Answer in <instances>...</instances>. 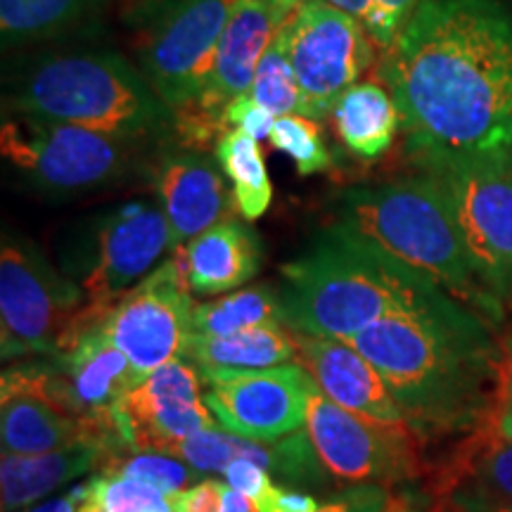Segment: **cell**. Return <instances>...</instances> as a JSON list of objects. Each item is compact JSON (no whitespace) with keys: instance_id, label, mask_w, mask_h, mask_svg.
Listing matches in <instances>:
<instances>
[{"instance_id":"52a82bcc","label":"cell","mask_w":512,"mask_h":512,"mask_svg":"<svg viewBox=\"0 0 512 512\" xmlns=\"http://www.w3.org/2000/svg\"><path fill=\"white\" fill-rule=\"evenodd\" d=\"M86 306V294L64 278L34 242L3 233L0 249V354L3 361L55 356Z\"/></svg>"},{"instance_id":"2e32d148","label":"cell","mask_w":512,"mask_h":512,"mask_svg":"<svg viewBox=\"0 0 512 512\" xmlns=\"http://www.w3.org/2000/svg\"><path fill=\"white\" fill-rule=\"evenodd\" d=\"M202 375L174 358L131 389L117 406L114 422L128 451L169 453L192 434L214 430L216 420L202 394Z\"/></svg>"},{"instance_id":"d6986e66","label":"cell","mask_w":512,"mask_h":512,"mask_svg":"<svg viewBox=\"0 0 512 512\" xmlns=\"http://www.w3.org/2000/svg\"><path fill=\"white\" fill-rule=\"evenodd\" d=\"M155 188L176 247L188 245L204 230L233 216V192H228L216 164L202 152L181 150L166 155L159 162Z\"/></svg>"},{"instance_id":"f1b7e54d","label":"cell","mask_w":512,"mask_h":512,"mask_svg":"<svg viewBox=\"0 0 512 512\" xmlns=\"http://www.w3.org/2000/svg\"><path fill=\"white\" fill-rule=\"evenodd\" d=\"M98 475L102 477H126L145 482L166 496H176L185 491L192 479L200 477L188 463L181 458H171L169 453H147V451H119L102 453L98 463Z\"/></svg>"},{"instance_id":"7a4b0ae2","label":"cell","mask_w":512,"mask_h":512,"mask_svg":"<svg viewBox=\"0 0 512 512\" xmlns=\"http://www.w3.org/2000/svg\"><path fill=\"white\" fill-rule=\"evenodd\" d=\"M349 344L377 368L422 439L475 434L501 408L503 351L458 299L377 320Z\"/></svg>"},{"instance_id":"4316f807","label":"cell","mask_w":512,"mask_h":512,"mask_svg":"<svg viewBox=\"0 0 512 512\" xmlns=\"http://www.w3.org/2000/svg\"><path fill=\"white\" fill-rule=\"evenodd\" d=\"M216 159L230 181L235 211L245 221H256L266 214L273 200V185L268 178L259 140L242 131H228L216 140Z\"/></svg>"},{"instance_id":"44dd1931","label":"cell","mask_w":512,"mask_h":512,"mask_svg":"<svg viewBox=\"0 0 512 512\" xmlns=\"http://www.w3.org/2000/svg\"><path fill=\"white\" fill-rule=\"evenodd\" d=\"M0 441L3 451L19 456H41L76 444H95L102 453L126 448L93 422L72 418L31 394H0Z\"/></svg>"},{"instance_id":"ac0fdd59","label":"cell","mask_w":512,"mask_h":512,"mask_svg":"<svg viewBox=\"0 0 512 512\" xmlns=\"http://www.w3.org/2000/svg\"><path fill=\"white\" fill-rule=\"evenodd\" d=\"M294 347H297V363L309 370L318 389L328 399L351 413L389 425L408 422L392 389L354 344L344 339L294 332Z\"/></svg>"},{"instance_id":"4fadbf2b","label":"cell","mask_w":512,"mask_h":512,"mask_svg":"<svg viewBox=\"0 0 512 512\" xmlns=\"http://www.w3.org/2000/svg\"><path fill=\"white\" fill-rule=\"evenodd\" d=\"M192 292L181 247L100 318L98 328L131 363V387L183 358L192 335Z\"/></svg>"},{"instance_id":"ee69618b","label":"cell","mask_w":512,"mask_h":512,"mask_svg":"<svg viewBox=\"0 0 512 512\" xmlns=\"http://www.w3.org/2000/svg\"><path fill=\"white\" fill-rule=\"evenodd\" d=\"M491 430L512 444V406H505L496 413V418L491 420Z\"/></svg>"},{"instance_id":"9c48e42d","label":"cell","mask_w":512,"mask_h":512,"mask_svg":"<svg viewBox=\"0 0 512 512\" xmlns=\"http://www.w3.org/2000/svg\"><path fill=\"white\" fill-rule=\"evenodd\" d=\"M451 197L479 283L498 304L512 302V152L422 164Z\"/></svg>"},{"instance_id":"836d02e7","label":"cell","mask_w":512,"mask_h":512,"mask_svg":"<svg viewBox=\"0 0 512 512\" xmlns=\"http://www.w3.org/2000/svg\"><path fill=\"white\" fill-rule=\"evenodd\" d=\"M418 3L420 0H373L366 22H363L370 41L382 50L392 48L401 34L403 24L408 22V17L418 8Z\"/></svg>"},{"instance_id":"1f68e13d","label":"cell","mask_w":512,"mask_h":512,"mask_svg":"<svg viewBox=\"0 0 512 512\" xmlns=\"http://www.w3.org/2000/svg\"><path fill=\"white\" fill-rule=\"evenodd\" d=\"M273 150L283 152L297 166L299 176L325 174L332 166V157L325 147L320 126L313 119L302 114H290V117H278L268 136Z\"/></svg>"},{"instance_id":"74e56055","label":"cell","mask_w":512,"mask_h":512,"mask_svg":"<svg viewBox=\"0 0 512 512\" xmlns=\"http://www.w3.org/2000/svg\"><path fill=\"white\" fill-rule=\"evenodd\" d=\"M456 512H512V505L501 498L486 494L477 486L460 482L446 491Z\"/></svg>"},{"instance_id":"7402d4cb","label":"cell","mask_w":512,"mask_h":512,"mask_svg":"<svg viewBox=\"0 0 512 512\" xmlns=\"http://www.w3.org/2000/svg\"><path fill=\"white\" fill-rule=\"evenodd\" d=\"M102 448L95 444H76L62 451L41 456H19L3 451L0 460V498L3 512H19L41 501L62 484L98 470Z\"/></svg>"},{"instance_id":"ffe728a7","label":"cell","mask_w":512,"mask_h":512,"mask_svg":"<svg viewBox=\"0 0 512 512\" xmlns=\"http://www.w3.org/2000/svg\"><path fill=\"white\" fill-rule=\"evenodd\" d=\"M181 252L190 292L200 297L240 290L261 271L264 261L259 233L235 216L204 230L183 245Z\"/></svg>"},{"instance_id":"cb8c5ba5","label":"cell","mask_w":512,"mask_h":512,"mask_svg":"<svg viewBox=\"0 0 512 512\" xmlns=\"http://www.w3.org/2000/svg\"><path fill=\"white\" fill-rule=\"evenodd\" d=\"M183 358L195 366L259 370L297 361L294 332L285 325H266L226 337L190 335Z\"/></svg>"},{"instance_id":"ab89813d","label":"cell","mask_w":512,"mask_h":512,"mask_svg":"<svg viewBox=\"0 0 512 512\" xmlns=\"http://www.w3.org/2000/svg\"><path fill=\"white\" fill-rule=\"evenodd\" d=\"M83 494H86V482L74 486L67 496L50 498V501L36 505V508H31L29 512H79V503Z\"/></svg>"},{"instance_id":"d4e9b609","label":"cell","mask_w":512,"mask_h":512,"mask_svg":"<svg viewBox=\"0 0 512 512\" xmlns=\"http://www.w3.org/2000/svg\"><path fill=\"white\" fill-rule=\"evenodd\" d=\"M105 0H0L3 48L48 41L86 22Z\"/></svg>"},{"instance_id":"603a6c76","label":"cell","mask_w":512,"mask_h":512,"mask_svg":"<svg viewBox=\"0 0 512 512\" xmlns=\"http://www.w3.org/2000/svg\"><path fill=\"white\" fill-rule=\"evenodd\" d=\"M332 124L351 155L375 162L394 145L401 131V114L392 93L380 83H356L337 100Z\"/></svg>"},{"instance_id":"f546056e","label":"cell","mask_w":512,"mask_h":512,"mask_svg":"<svg viewBox=\"0 0 512 512\" xmlns=\"http://www.w3.org/2000/svg\"><path fill=\"white\" fill-rule=\"evenodd\" d=\"M79 512H174V505L169 496L145 482L95 475L86 482Z\"/></svg>"},{"instance_id":"9a60e30c","label":"cell","mask_w":512,"mask_h":512,"mask_svg":"<svg viewBox=\"0 0 512 512\" xmlns=\"http://www.w3.org/2000/svg\"><path fill=\"white\" fill-rule=\"evenodd\" d=\"M283 17L268 0H235L209 83L195 105L174 112L185 143L202 145L221 131L228 102L247 95Z\"/></svg>"},{"instance_id":"6da1fadb","label":"cell","mask_w":512,"mask_h":512,"mask_svg":"<svg viewBox=\"0 0 512 512\" xmlns=\"http://www.w3.org/2000/svg\"><path fill=\"white\" fill-rule=\"evenodd\" d=\"M420 164L512 152V10L420 0L377 69Z\"/></svg>"},{"instance_id":"ba28073f","label":"cell","mask_w":512,"mask_h":512,"mask_svg":"<svg viewBox=\"0 0 512 512\" xmlns=\"http://www.w3.org/2000/svg\"><path fill=\"white\" fill-rule=\"evenodd\" d=\"M235 0H152L138 15V62L171 110L195 105L207 88Z\"/></svg>"},{"instance_id":"d6a6232c","label":"cell","mask_w":512,"mask_h":512,"mask_svg":"<svg viewBox=\"0 0 512 512\" xmlns=\"http://www.w3.org/2000/svg\"><path fill=\"white\" fill-rule=\"evenodd\" d=\"M406 491L382 484H351L318 512H396L406 501Z\"/></svg>"},{"instance_id":"f35d334b","label":"cell","mask_w":512,"mask_h":512,"mask_svg":"<svg viewBox=\"0 0 512 512\" xmlns=\"http://www.w3.org/2000/svg\"><path fill=\"white\" fill-rule=\"evenodd\" d=\"M320 505L311 494L304 491L287 489V486H275L271 498L261 505L259 512H318Z\"/></svg>"},{"instance_id":"83f0119b","label":"cell","mask_w":512,"mask_h":512,"mask_svg":"<svg viewBox=\"0 0 512 512\" xmlns=\"http://www.w3.org/2000/svg\"><path fill=\"white\" fill-rule=\"evenodd\" d=\"M467 482L512 505V444L489 427L465 441L456 465L444 472V489Z\"/></svg>"},{"instance_id":"484cf974","label":"cell","mask_w":512,"mask_h":512,"mask_svg":"<svg viewBox=\"0 0 512 512\" xmlns=\"http://www.w3.org/2000/svg\"><path fill=\"white\" fill-rule=\"evenodd\" d=\"M266 325H283L280 292L268 283L240 287L226 297L195 304L192 311V335L202 337H226Z\"/></svg>"},{"instance_id":"e0dca14e","label":"cell","mask_w":512,"mask_h":512,"mask_svg":"<svg viewBox=\"0 0 512 512\" xmlns=\"http://www.w3.org/2000/svg\"><path fill=\"white\" fill-rule=\"evenodd\" d=\"M169 456L181 458L195 472H226L235 460H254L256 465L273 470L280 479L304 489H330L335 477L320 460L316 446L309 437V430L287 434L278 441H252L235 437L221 430H204L192 437L178 441L169 448Z\"/></svg>"},{"instance_id":"e575fe53","label":"cell","mask_w":512,"mask_h":512,"mask_svg":"<svg viewBox=\"0 0 512 512\" xmlns=\"http://www.w3.org/2000/svg\"><path fill=\"white\" fill-rule=\"evenodd\" d=\"M275 119L278 117L273 112H268L264 105H259L249 93L228 102V107L223 110V126L230 128V131L247 133L254 140H268Z\"/></svg>"},{"instance_id":"f6af8a7d","label":"cell","mask_w":512,"mask_h":512,"mask_svg":"<svg viewBox=\"0 0 512 512\" xmlns=\"http://www.w3.org/2000/svg\"><path fill=\"white\" fill-rule=\"evenodd\" d=\"M268 3H271L273 8H275V12H278V15L285 19L287 15H290V12L297 10L299 5L304 3V0H268Z\"/></svg>"},{"instance_id":"b9f144b4","label":"cell","mask_w":512,"mask_h":512,"mask_svg":"<svg viewBox=\"0 0 512 512\" xmlns=\"http://www.w3.org/2000/svg\"><path fill=\"white\" fill-rule=\"evenodd\" d=\"M221 512H259L254 508V503L247 496H242L240 491H235L233 486L226 489V498H223Z\"/></svg>"},{"instance_id":"8d00e7d4","label":"cell","mask_w":512,"mask_h":512,"mask_svg":"<svg viewBox=\"0 0 512 512\" xmlns=\"http://www.w3.org/2000/svg\"><path fill=\"white\" fill-rule=\"evenodd\" d=\"M226 489L228 486L216 482V479H204L192 489L171 496V505H174V512H221Z\"/></svg>"},{"instance_id":"d590c367","label":"cell","mask_w":512,"mask_h":512,"mask_svg":"<svg viewBox=\"0 0 512 512\" xmlns=\"http://www.w3.org/2000/svg\"><path fill=\"white\" fill-rule=\"evenodd\" d=\"M223 475H226L228 484L233 486L235 491H240L242 496H247L249 501L254 503L256 510H261V505H264L275 491V484L266 467L256 465L254 460H235V463H230L226 467Z\"/></svg>"},{"instance_id":"8992f818","label":"cell","mask_w":512,"mask_h":512,"mask_svg":"<svg viewBox=\"0 0 512 512\" xmlns=\"http://www.w3.org/2000/svg\"><path fill=\"white\" fill-rule=\"evenodd\" d=\"M126 140L38 117L5 110L0 150L31 188L48 197H72L117 183L131 169Z\"/></svg>"},{"instance_id":"5b68a950","label":"cell","mask_w":512,"mask_h":512,"mask_svg":"<svg viewBox=\"0 0 512 512\" xmlns=\"http://www.w3.org/2000/svg\"><path fill=\"white\" fill-rule=\"evenodd\" d=\"M8 110L38 114L138 143L162 136L176 114L145 76L117 53H74L38 62L19 81Z\"/></svg>"},{"instance_id":"60d3db41","label":"cell","mask_w":512,"mask_h":512,"mask_svg":"<svg viewBox=\"0 0 512 512\" xmlns=\"http://www.w3.org/2000/svg\"><path fill=\"white\" fill-rule=\"evenodd\" d=\"M503 363H501V408L512 406V328L508 330L503 344ZM498 408V411H501Z\"/></svg>"},{"instance_id":"277c9868","label":"cell","mask_w":512,"mask_h":512,"mask_svg":"<svg viewBox=\"0 0 512 512\" xmlns=\"http://www.w3.org/2000/svg\"><path fill=\"white\" fill-rule=\"evenodd\" d=\"M337 223L427 275L484 320L503 318V306L479 283L451 197L437 176L351 188L337 202Z\"/></svg>"},{"instance_id":"30bf717a","label":"cell","mask_w":512,"mask_h":512,"mask_svg":"<svg viewBox=\"0 0 512 512\" xmlns=\"http://www.w3.org/2000/svg\"><path fill=\"white\" fill-rule=\"evenodd\" d=\"M174 233L157 204L124 202L91 223L86 249L69 268L86 294V311L102 318L174 254Z\"/></svg>"},{"instance_id":"bcb514c9","label":"cell","mask_w":512,"mask_h":512,"mask_svg":"<svg viewBox=\"0 0 512 512\" xmlns=\"http://www.w3.org/2000/svg\"><path fill=\"white\" fill-rule=\"evenodd\" d=\"M396 512H422L420 508H418V503H415V498L413 496H408L406 501H403V505Z\"/></svg>"},{"instance_id":"5bb4252c","label":"cell","mask_w":512,"mask_h":512,"mask_svg":"<svg viewBox=\"0 0 512 512\" xmlns=\"http://www.w3.org/2000/svg\"><path fill=\"white\" fill-rule=\"evenodd\" d=\"M197 370L207 387L204 403L228 432L268 444L306 427L309 401L318 384L299 363L259 370Z\"/></svg>"},{"instance_id":"8fae6325","label":"cell","mask_w":512,"mask_h":512,"mask_svg":"<svg viewBox=\"0 0 512 512\" xmlns=\"http://www.w3.org/2000/svg\"><path fill=\"white\" fill-rule=\"evenodd\" d=\"M275 41L285 50L304 93L302 117L320 121L373 64V41L361 19L328 0H304L280 22Z\"/></svg>"},{"instance_id":"3957f363","label":"cell","mask_w":512,"mask_h":512,"mask_svg":"<svg viewBox=\"0 0 512 512\" xmlns=\"http://www.w3.org/2000/svg\"><path fill=\"white\" fill-rule=\"evenodd\" d=\"M280 275L285 328L344 342L382 318L427 311L453 299L427 275L342 223L323 230Z\"/></svg>"},{"instance_id":"7c38bea8","label":"cell","mask_w":512,"mask_h":512,"mask_svg":"<svg viewBox=\"0 0 512 512\" xmlns=\"http://www.w3.org/2000/svg\"><path fill=\"white\" fill-rule=\"evenodd\" d=\"M306 430L335 482L396 486L425 472V439L408 422L389 425L351 413L320 389L311 394Z\"/></svg>"},{"instance_id":"7bdbcfd3","label":"cell","mask_w":512,"mask_h":512,"mask_svg":"<svg viewBox=\"0 0 512 512\" xmlns=\"http://www.w3.org/2000/svg\"><path fill=\"white\" fill-rule=\"evenodd\" d=\"M328 3L335 5V8L349 12V15H354L356 19H361V22H366L368 12H370V5H373V0H328Z\"/></svg>"},{"instance_id":"4dcf8cb0","label":"cell","mask_w":512,"mask_h":512,"mask_svg":"<svg viewBox=\"0 0 512 512\" xmlns=\"http://www.w3.org/2000/svg\"><path fill=\"white\" fill-rule=\"evenodd\" d=\"M249 95L264 105L275 117H290V114H304V93L299 86L285 50L278 41L271 43L268 53L261 60L256 76L249 88Z\"/></svg>"}]
</instances>
